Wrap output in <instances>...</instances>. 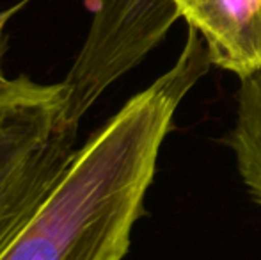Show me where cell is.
I'll list each match as a JSON object with an SVG mask.
<instances>
[{
	"label": "cell",
	"instance_id": "cell-1",
	"mask_svg": "<svg viewBox=\"0 0 261 260\" xmlns=\"http://www.w3.org/2000/svg\"><path fill=\"white\" fill-rule=\"evenodd\" d=\"M210 66L203 36L189 27L172 68L132 97L79 148L62 180L0 260L126 257L176 109Z\"/></svg>",
	"mask_w": 261,
	"mask_h": 260
},
{
	"label": "cell",
	"instance_id": "cell-2",
	"mask_svg": "<svg viewBox=\"0 0 261 260\" xmlns=\"http://www.w3.org/2000/svg\"><path fill=\"white\" fill-rule=\"evenodd\" d=\"M79 125L62 82L18 75L0 91V253L71 166Z\"/></svg>",
	"mask_w": 261,
	"mask_h": 260
},
{
	"label": "cell",
	"instance_id": "cell-3",
	"mask_svg": "<svg viewBox=\"0 0 261 260\" xmlns=\"http://www.w3.org/2000/svg\"><path fill=\"white\" fill-rule=\"evenodd\" d=\"M93 13L82 49L62 86L73 122L80 123L116 80L165 39L179 13L171 0H87Z\"/></svg>",
	"mask_w": 261,
	"mask_h": 260
},
{
	"label": "cell",
	"instance_id": "cell-4",
	"mask_svg": "<svg viewBox=\"0 0 261 260\" xmlns=\"http://www.w3.org/2000/svg\"><path fill=\"white\" fill-rule=\"evenodd\" d=\"M203 36L212 64L245 79L261 72V0H171Z\"/></svg>",
	"mask_w": 261,
	"mask_h": 260
},
{
	"label": "cell",
	"instance_id": "cell-5",
	"mask_svg": "<svg viewBox=\"0 0 261 260\" xmlns=\"http://www.w3.org/2000/svg\"><path fill=\"white\" fill-rule=\"evenodd\" d=\"M227 141L245 191L261 205V72L240 80Z\"/></svg>",
	"mask_w": 261,
	"mask_h": 260
},
{
	"label": "cell",
	"instance_id": "cell-6",
	"mask_svg": "<svg viewBox=\"0 0 261 260\" xmlns=\"http://www.w3.org/2000/svg\"><path fill=\"white\" fill-rule=\"evenodd\" d=\"M27 4H29V0H20V2L14 4V6L0 11V91L6 89L11 82V79H7L6 73H4V66H2L4 56H6V52H7V45H9V43H7L6 27H7V23H9V21L13 20V18L16 16V14L20 13L25 6H27Z\"/></svg>",
	"mask_w": 261,
	"mask_h": 260
}]
</instances>
